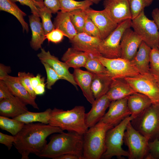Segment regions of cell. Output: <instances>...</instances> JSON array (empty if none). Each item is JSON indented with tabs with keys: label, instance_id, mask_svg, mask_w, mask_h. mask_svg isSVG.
I'll return each instance as SVG.
<instances>
[{
	"label": "cell",
	"instance_id": "obj_1",
	"mask_svg": "<svg viewBox=\"0 0 159 159\" xmlns=\"http://www.w3.org/2000/svg\"><path fill=\"white\" fill-rule=\"evenodd\" d=\"M63 130L59 127L41 122L25 124L16 135L13 144L21 155V159H29L30 153L37 156L47 145L49 135Z\"/></svg>",
	"mask_w": 159,
	"mask_h": 159
},
{
	"label": "cell",
	"instance_id": "obj_2",
	"mask_svg": "<svg viewBox=\"0 0 159 159\" xmlns=\"http://www.w3.org/2000/svg\"><path fill=\"white\" fill-rule=\"evenodd\" d=\"M43 150L37 155L53 159L66 154L77 155L83 159V135L74 132H63L52 135Z\"/></svg>",
	"mask_w": 159,
	"mask_h": 159
},
{
	"label": "cell",
	"instance_id": "obj_3",
	"mask_svg": "<svg viewBox=\"0 0 159 159\" xmlns=\"http://www.w3.org/2000/svg\"><path fill=\"white\" fill-rule=\"evenodd\" d=\"M85 107L82 105L66 111L55 108L52 110L48 124L63 131L83 135L88 129L85 122Z\"/></svg>",
	"mask_w": 159,
	"mask_h": 159
},
{
	"label": "cell",
	"instance_id": "obj_4",
	"mask_svg": "<svg viewBox=\"0 0 159 159\" xmlns=\"http://www.w3.org/2000/svg\"><path fill=\"white\" fill-rule=\"evenodd\" d=\"M114 127L100 121L83 135V159H100L106 150L107 131Z\"/></svg>",
	"mask_w": 159,
	"mask_h": 159
},
{
	"label": "cell",
	"instance_id": "obj_5",
	"mask_svg": "<svg viewBox=\"0 0 159 159\" xmlns=\"http://www.w3.org/2000/svg\"><path fill=\"white\" fill-rule=\"evenodd\" d=\"M132 119L129 116L107 131L105 138L106 150L101 158L110 159L114 156L119 159H122L124 156L128 158V151L123 150L122 145L127 125Z\"/></svg>",
	"mask_w": 159,
	"mask_h": 159
},
{
	"label": "cell",
	"instance_id": "obj_6",
	"mask_svg": "<svg viewBox=\"0 0 159 159\" xmlns=\"http://www.w3.org/2000/svg\"><path fill=\"white\" fill-rule=\"evenodd\" d=\"M133 127L149 140L159 137V102L152 104L131 121Z\"/></svg>",
	"mask_w": 159,
	"mask_h": 159
},
{
	"label": "cell",
	"instance_id": "obj_7",
	"mask_svg": "<svg viewBox=\"0 0 159 159\" xmlns=\"http://www.w3.org/2000/svg\"><path fill=\"white\" fill-rule=\"evenodd\" d=\"M134 31L151 49L159 46V34L154 21L149 19L144 11L132 19L131 26Z\"/></svg>",
	"mask_w": 159,
	"mask_h": 159
},
{
	"label": "cell",
	"instance_id": "obj_8",
	"mask_svg": "<svg viewBox=\"0 0 159 159\" xmlns=\"http://www.w3.org/2000/svg\"><path fill=\"white\" fill-rule=\"evenodd\" d=\"M124 140L128 148L129 159H146L149 153L150 140L137 130L131 121L127 125Z\"/></svg>",
	"mask_w": 159,
	"mask_h": 159
},
{
	"label": "cell",
	"instance_id": "obj_9",
	"mask_svg": "<svg viewBox=\"0 0 159 159\" xmlns=\"http://www.w3.org/2000/svg\"><path fill=\"white\" fill-rule=\"evenodd\" d=\"M131 21L128 19L118 24L108 36L101 40L99 49L101 56L109 59L121 57V39L125 31L131 27Z\"/></svg>",
	"mask_w": 159,
	"mask_h": 159
},
{
	"label": "cell",
	"instance_id": "obj_10",
	"mask_svg": "<svg viewBox=\"0 0 159 159\" xmlns=\"http://www.w3.org/2000/svg\"><path fill=\"white\" fill-rule=\"evenodd\" d=\"M124 79L135 92L147 96L153 103L159 102V87L150 72Z\"/></svg>",
	"mask_w": 159,
	"mask_h": 159
},
{
	"label": "cell",
	"instance_id": "obj_11",
	"mask_svg": "<svg viewBox=\"0 0 159 159\" xmlns=\"http://www.w3.org/2000/svg\"><path fill=\"white\" fill-rule=\"evenodd\" d=\"M98 57L112 79L124 78L140 74L131 61L121 57L107 58L100 55Z\"/></svg>",
	"mask_w": 159,
	"mask_h": 159
},
{
	"label": "cell",
	"instance_id": "obj_12",
	"mask_svg": "<svg viewBox=\"0 0 159 159\" xmlns=\"http://www.w3.org/2000/svg\"><path fill=\"white\" fill-rule=\"evenodd\" d=\"M127 98L111 101L108 111L100 121L114 127L130 115L127 107Z\"/></svg>",
	"mask_w": 159,
	"mask_h": 159
},
{
	"label": "cell",
	"instance_id": "obj_13",
	"mask_svg": "<svg viewBox=\"0 0 159 159\" xmlns=\"http://www.w3.org/2000/svg\"><path fill=\"white\" fill-rule=\"evenodd\" d=\"M85 11L98 29L102 40L108 36L118 24L113 20L104 9L97 11L90 7Z\"/></svg>",
	"mask_w": 159,
	"mask_h": 159
},
{
	"label": "cell",
	"instance_id": "obj_14",
	"mask_svg": "<svg viewBox=\"0 0 159 159\" xmlns=\"http://www.w3.org/2000/svg\"><path fill=\"white\" fill-rule=\"evenodd\" d=\"M104 9L113 20L118 24L128 19H132L128 0H104Z\"/></svg>",
	"mask_w": 159,
	"mask_h": 159
},
{
	"label": "cell",
	"instance_id": "obj_15",
	"mask_svg": "<svg viewBox=\"0 0 159 159\" xmlns=\"http://www.w3.org/2000/svg\"><path fill=\"white\" fill-rule=\"evenodd\" d=\"M40 52L37 56L42 63H46L55 71L62 80L68 81L77 89V85L73 74L69 70V68L64 62L60 61L57 57L51 54L48 51H46L43 48L41 49Z\"/></svg>",
	"mask_w": 159,
	"mask_h": 159
},
{
	"label": "cell",
	"instance_id": "obj_16",
	"mask_svg": "<svg viewBox=\"0 0 159 159\" xmlns=\"http://www.w3.org/2000/svg\"><path fill=\"white\" fill-rule=\"evenodd\" d=\"M143 41L130 28L124 32L120 43L121 57L131 60L136 54Z\"/></svg>",
	"mask_w": 159,
	"mask_h": 159
},
{
	"label": "cell",
	"instance_id": "obj_17",
	"mask_svg": "<svg viewBox=\"0 0 159 159\" xmlns=\"http://www.w3.org/2000/svg\"><path fill=\"white\" fill-rule=\"evenodd\" d=\"M102 40L83 32L77 33L70 40L73 47L94 56H101L99 51Z\"/></svg>",
	"mask_w": 159,
	"mask_h": 159
},
{
	"label": "cell",
	"instance_id": "obj_18",
	"mask_svg": "<svg viewBox=\"0 0 159 159\" xmlns=\"http://www.w3.org/2000/svg\"><path fill=\"white\" fill-rule=\"evenodd\" d=\"M111 101L106 94L95 99L90 110L85 115V122L88 128L99 122L105 114Z\"/></svg>",
	"mask_w": 159,
	"mask_h": 159
},
{
	"label": "cell",
	"instance_id": "obj_19",
	"mask_svg": "<svg viewBox=\"0 0 159 159\" xmlns=\"http://www.w3.org/2000/svg\"><path fill=\"white\" fill-rule=\"evenodd\" d=\"M12 94L26 105H29L34 108L39 110L35 99L29 93L19 81L18 77L8 75L3 80Z\"/></svg>",
	"mask_w": 159,
	"mask_h": 159
},
{
	"label": "cell",
	"instance_id": "obj_20",
	"mask_svg": "<svg viewBox=\"0 0 159 159\" xmlns=\"http://www.w3.org/2000/svg\"><path fill=\"white\" fill-rule=\"evenodd\" d=\"M26 105L14 96L3 99L0 101V115L14 118L29 111Z\"/></svg>",
	"mask_w": 159,
	"mask_h": 159
},
{
	"label": "cell",
	"instance_id": "obj_21",
	"mask_svg": "<svg viewBox=\"0 0 159 159\" xmlns=\"http://www.w3.org/2000/svg\"><path fill=\"white\" fill-rule=\"evenodd\" d=\"M73 75L77 86H79L87 101L92 105L95 99L91 90L93 74L83 70L80 68L74 69Z\"/></svg>",
	"mask_w": 159,
	"mask_h": 159
},
{
	"label": "cell",
	"instance_id": "obj_22",
	"mask_svg": "<svg viewBox=\"0 0 159 159\" xmlns=\"http://www.w3.org/2000/svg\"><path fill=\"white\" fill-rule=\"evenodd\" d=\"M127 99L128 109L133 119L138 117L153 103L147 96L136 92L128 96Z\"/></svg>",
	"mask_w": 159,
	"mask_h": 159
},
{
	"label": "cell",
	"instance_id": "obj_23",
	"mask_svg": "<svg viewBox=\"0 0 159 159\" xmlns=\"http://www.w3.org/2000/svg\"><path fill=\"white\" fill-rule=\"evenodd\" d=\"M40 18L32 14L29 16L32 34L30 44L32 48L36 51L42 48V45L46 39L44 29Z\"/></svg>",
	"mask_w": 159,
	"mask_h": 159
},
{
	"label": "cell",
	"instance_id": "obj_24",
	"mask_svg": "<svg viewBox=\"0 0 159 159\" xmlns=\"http://www.w3.org/2000/svg\"><path fill=\"white\" fill-rule=\"evenodd\" d=\"M135 92L124 78L113 79L106 95L111 102L127 97Z\"/></svg>",
	"mask_w": 159,
	"mask_h": 159
},
{
	"label": "cell",
	"instance_id": "obj_25",
	"mask_svg": "<svg viewBox=\"0 0 159 159\" xmlns=\"http://www.w3.org/2000/svg\"><path fill=\"white\" fill-rule=\"evenodd\" d=\"M151 48L142 41L133 59L131 60L140 74L149 73L150 55Z\"/></svg>",
	"mask_w": 159,
	"mask_h": 159
},
{
	"label": "cell",
	"instance_id": "obj_26",
	"mask_svg": "<svg viewBox=\"0 0 159 159\" xmlns=\"http://www.w3.org/2000/svg\"><path fill=\"white\" fill-rule=\"evenodd\" d=\"M90 55L73 47H70L63 54L61 59L69 68H80L84 67Z\"/></svg>",
	"mask_w": 159,
	"mask_h": 159
},
{
	"label": "cell",
	"instance_id": "obj_27",
	"mask_svg": "<svg viewBox=\"0 0 159 159\" xmlns=\"http://www.w3.org/2000/svg\"><path fill=\"white\" fill-rule=\"evenodd\" d=\"M57 13L53 23L55 28L61 31L70 40H72L77 32L71 20L69 13L60 11Z\"/></svg>",
	"mask_w": 159,
	"mask_h": 159
},
{
	"label": "cell",
	"instance_id": "obj_28",
	"mask_svg": "<svg viewBox=\"0 0 159 159\" xmlns=\"http://www.w3.org/2000/svg\"><path fill=\"white\" fill-rule=\"evenodd\" d=\"M112 80V79L107 74H93L91 90L95 99L107 94Z\"/></svg>",
	"mask_w": 159,
	"mask_h": 159
},
{
	"label": "cell",
	"instance_id": "obj_29",
	"mask_svg": "<svg viewBox=\"0 0 159 159\" xmlns=\"http://www.w3.org/2000/svg\"><path fill=\"white\" fill-rule=\"evenodd\" d=\"M0 10L8 12L14 16L21 24L23 32H29L28 24L25 21L24 17L26 15L16 4L11 0H0Z\"/></svg>",
	"mask_w": 159,
	"mask_h": 159
},
{
	"label": "cell",
	"instance_id": "obj_30",
	"mask_svg": "<svg viewBox=\"0 0 159 159\" xmlns=\"http://www.w3.org/2000/svg\"><path fill=\"white\" fill-rule=\"evenodd\" d=\"M52 110L48 108L44 112H35L28 111L13 119L22 122L25 124L39 122L49 124Z\"/></svg>",
	"mask_w": 159,
	"mask_h": 159
},
{
	"label": "cell",
	"instance_id": "obj_31",
	"mask_svg": "<svg viewBox=\"0 0 159 159\" xmlns=\"http://www.w3.org/2000/svg\"><path fill=\"white\" fill-rule=\"evenodd\" d=\"M60 11L69 12L79 9L86 10L90 7L93 4L90 0L78 1L74 0H59Z\"/></svg>",
	"mask_w": 159,
	"mask_h": 159
},
{
	"label": "cell",
	"instance_id": "obj_32",
	"mask_svg": "<svg viewBox=\"0 0 159 159\" xmlns=\"http://www.w3.org/2000/svg\"><path fill=\"white\" fill-rule=\"evenodd\" d=\"M24 124V122L13 118L0 116V128L9 132L13 136L17 134Z\"/></svg>",
	"mask_w": 159,
	"mask_h": 159
},
{
	"label": "cell",
	"instance_id": "obj_33",
	"mask_svg": "<svg viewBox=\"0 0 159 159\" xmlns=\"http://www.w3.org/2000/svg\"><path fill=\"white\" fill-rule=\"evenodd\" d=\"M85 10L79 9L69 12L71 20L77 33L83 32L87 16Z\"/></svg>",
	"mask_w": 159,
	"mask_h": 159
},
{
	"label": "cell",
	"instance_id": "obj_34",
	"mask_svg": "<svg viewBox=\"0 0 159 159\" xmlns=\"http://www.w3.org/2000/svg\"><path fill=\"white\" fill-rule=\"evenodd\" d=\"M98 56L90 54L84 67L93 74L108 75L107 69L100 61Z\"/></svg>",
	"mask_w": 159,
	"mask_h": 159
},
{
	"label": "cell",
	"instance_id": "obj_35",
	"mask_svg": "<svg viewBox=\"0 0 159 159\" xmlns=\"http://www.w3.org/2000/svg\"><path fill=\"white\" fill-rule=\"evenodd\" d=\"M39 13L46 35L55 29L51 19L52 13L44 6L39 8Z\"/></svg>",
	"mask_w": 159,
	"mask_h": 159
},
{
	"label": "cell",
	"instance_id": "obj_36",
	"mask_svg": "<svg viewBox=\"0 0 159 159\" xmlns=\"http://www.w3.org/2000/svg\"><path fill=\"white\" fill-rule=\"evenodd\" d=\"M130 7L132 19L144 11L145 8L150 6L153 0H128Z\"/></svg>",
	"mask_w": 159,
	"mask_h": 159
},
{
	"label": "cell",
	"instance_id": "obj_37",
	"mask_svg": "<svg viewBox=\"0 0 159 159\" xmlns=\"http://www.w3.org/2000/svg\"><path fill=\"white\" fill-rule=\"evenodd\" d=\"M149 71L157 80H159V49L158 47L151 49Z\"/></svg>",
	"mask_w": 159,
	"mask_h": 159
},
{
	"label": "cell",
	"instance_id": "obj_38",
	"mask_svg": "<svg viewBox=\"0 0 159 159\" xmlns=\"http://www.w3.org/2000/svg\"><path fill=\"white\" fill-rule=\"evenodd\" d=\"M34 75L29 72H19L18 73V77L20 82L34 99L36 97V95L32 88L31 82V79Z\"/></svg>",
	"mask_w": 159,
	"mask_h": 159
},
{
	"label": "cell",
	"instance_id": "obj_39",
	"mask_svg": "<svg viewBox=\"0 0 159 159\" xmlns=\"http://www.w3.org/2000/svg\"><path fill=\"white\" fill-rule=\"evenodd\" d=\"M42 63L44 67L47 75L46 87L50 90L57 81L62 79L49 64L46 63Z\"/></svg>",
	"mask_w": 159,
	"mask_h": 159
},
{
	"label": "cell",
	"instance_id": "obj_40",
	"mask_svg": "<svg viewBox=\"0 0 159 159\" xmlns=\"http://www.w3.org/2000/svg\"><path fill=\"white\" fill-rule=\"evenodd\" d=\"M83 32L90 36L101 39L98 29L87 16L85 20Z\"/></svg>",
	"mask_w": 159,
	"mask_h": 159
},
{
	"label": "cell",
	"instance_id": "obj_41",
	"mask_svg": "<svg viewBox=\"0 0 159 159\" xmlns=\"http://www.w3.org/2000/svg\"><path fill=\"white\" fill-rule=\"evenodd\" d=\"M11 0L14 2H18L22 5L28 6L30 9L32 14L39 17V8L44 6V4H41L33 0Z\"/></svg>",
	"mask_w": 159,
	"mask_h": 159
},
{
	"label": "cell",
	"instance_id": "obj_42",
	"mask_svg": "<svg viewBox=\"0 0 159 159\" xmlns=\"http://www.w3.org/2000/svg\"><path fill=\"white\" fill-rule=\"evenodd\" d=\"M149 153L146 159H159V139L156 138L149 143Z\"/></svg>",
	"mask_w": 159,
	"mask_h": 159
},
{
	"label": "cell",
	"instance_id": "obj_43",
	"mask_svg": "<svg viewBox=\"0 0 159 159\" xmlns=\"http://www.w3.org/2000/svg\"><path fill=\"white\" fill-rule=\"evenodd\" d=\"M64 36V33L58 29L55 28L52 31L46 35V39L49 42L58 43L61 42Z\"/></svg>",
	"mask_w": 159,
	"mask_h": 159
},
{
	"label": "cell",
	"instance_id": "obj_44",
	"mask_svg": "<svg viewBox=\"0 0 159 159\" xmlns=\"http://www.w3.org/2000/svg\"><path fill=\"white\" fill-rule=\"evenodd\" d=\"M43 3L52 13H57L60 9L59 0H44Z\"/></svg>",
	"mask_w": 159,
	"mask_h": 159
},
{
	"label": "cell",
	"instance_id": "obj_45",
	"mask_svg": "<svg viewBox=\"0 0 159 159\" xmlns=\"http://www.w3.org/2000/svg\"><path fill=\"white\" fill-rule=\"evenodd\" d=\"M14 96L3 80H0V101Z\"/></svg>",
	"mask_w": 159,
	"mask_h": 159
},
{
	"label": "cell",
	"instance_id": "obj_46",
	"mask_svg": "<svg viewBox=\"0 0 159 159\" xmlns=\"http://www.w3.org/2000/svg\"><path fill=\"white\" fill-rule=\"evenodd\" d=\"M15 138L14 136L10 135L0 132V143L7 146L9 150L12 146Z\"/></svg>",
	"mask_w": 159,
	"mask_h": 159
},
{
	"label": "cell",
	"instance_id": "obj_47",
	"mask_svg": "<svg viewBox=\"0 0 159 159\" xmlns=\"http://www.w3.org/2000/svg\"><path fill=\"white\" fill-rule=\"evenodd\" d=\"M11 72V68L2 64H0V80H3Z\"/></svg>",
	"mask_w": 159,
	"mask_h": 159
},
{
	"label": "cell",
	"instance_id": "obj_48",
	"mask_svg": "<svg viewBox=\"0 0 159 159\" xmlns=\"http://www.w3.org/2000/svg\"><path fill=\"white\" fill-rule=\"evenodd\" d=\"M44 82V78L42 77L39 74H38L36 76H33L31 79L32 86L34 89L39 84Z\"/></svg>",
	"mask_w": 159,
	"mask_h": 159
},
{
	"label": "cell",
	"instance_id": "obj_49",
	"mask_svg": "<svg viewBox=\"0 0 159 159\" xmlns=\"http://www.w3.org/2000/svg\"><path fill=\"white\" fill-rule=\"evenodd\" d=\"M45 84L44 82L38 85L34 89L36 95H41L44 94L45 92Z\"/></svg>",
	"mask_w": 159,
	"mask_h": 159
},
{
	"label": "cell",
	"instance_id": "obj_50",
	"mask_svg": "<svg viewBox=\"0 0 159 159\" xmlns=\"http://www.w3.org/2000/svg\"><path fill=\"white\" fill-rule=\"evenodd\" d=\"M152 16L153 20L156 23L159 34V9L156 8L154 9L152 12Z\"/></svg>",
	"mask_w": 159,
	"mask_h": 159
},
{
	"label": "cell",
	"instance_id": "obj_51",
	"mask_svg": "<svg viewBox=\"0 0 159 159\" xmlns=\"http://www.w3.org/2000/svg\"><path fill=\"white\" fill-rule=\"evenodd\" d=\"M54 159H82V158L76 155L72 154H63L55 158Z\"/></svg>",
	"mask_w": 159,
	"mask_h": 159
},
{
	"label": "cell",
	"instance_id": "obj_52",
	"mask_svg": "<svg viewBox=\"0 0 159 159\" xmlns=\"http://www.w3.org/2000/svg\"><path fill=\"white\" fill-rule=\"evenodd\" d=\"M92 1L93 4H97L99 3V2L101 1L102 0H90Z\"/></svg>",
	"mask_w": 159,
	"mask_h": 159
},
{
	"label": "cell",
	"instance_id": "obj_53",
	"mask_svg": "<svg viewBox=\"0 0 159 159\" xmlns=\"http://www.w3.org/2000/svg\"><path fill=\"white\" fill-rule=\"evenodd\" d=\"M34 1L41 3L42 4H43V0H33Z\"/></svg>",
	"mask_w": 159,
	"mask_h": 159
},
{
	"label": "cell",
	"instance_id": "obj_54",
	"mask_svg": "<svg viewBox=\"0 0 159 159\" xmlns=\"http://www.w3.org/2000/svg\"><path fill=\"white\" fill-rule=\"evenodd\" d=\"M157 82H158V84L159 87V80H157Z\"/></svg>",
	"mask_w": 159,
	"mask_h": 159
},
{
	"label": "cell",
	"instance_id": "obj_55",
	"mask_svg": "<svg viewBox=\"0 0 159 159\" xmlns=\"http://www.w3.org/2000/svg\"><path fill=\"white\" fill-rule=\"evenodd\" d=\"M158 48L159 49V46L158 47Z\"/></svg>",
	"mask_w": 159,
	"mask_h": 159
},
{
	"label": "cell",
	"instance_id": "obj_56",
	"mask_svg": "<svg viewBox=\"0 0 159 159\" xmlns=\"http://www.w3.org/2000/svg\"></svg>",
	"mask_w": 159,
	"mask_h": 159
}]
</instances>
